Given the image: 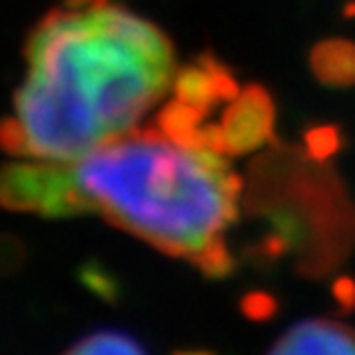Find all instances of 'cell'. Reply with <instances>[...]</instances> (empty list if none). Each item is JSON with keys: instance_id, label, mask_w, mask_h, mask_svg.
I'll list each match as a JSON object with an SVG mask.
<instances>
[{"instance_id": "obj_5", "label": "cell", "mask_w": 355, "mask_h": 355, "mask_svg": "<svg viewBox=\"0 0 355 355\" xmlns=\"http://www.w3.org/2000/svg\"><path fill=\"white\" fill-rule=\"evenodd\" d=\"M64 355H146V353L136 340L123 336V333L101 331L79 340Z\"/></svg>"}, {"instance_id": "obj_3", "label": "cell", "mask_w": 355, "mask_h": 355, "mask_svg": "<svg viewBox=\"0 0 355 355\" xmlns=\"http://www.w3.org/2000/svg\"><path fill=\"white\" fill-rule=\"evenodd\" d=\"M269 355H355V328L328 318L304 321L291 328Z\"/></svg>"}, {"instance_id": "obj_2", "label": "cell", "mask_w": 355, "mask_h": 355, "mask_svg": "<svg viewBox=\"0 0 355 355\" xmlns=\"http://www.w3.org/2000/svg\"><path fill=\"white\" fill-rule=\"evenodd\" d=\"M242 180L230 158L163 128H136L74 161L0 168V205L40 217L99 215L207 277L234 269Z\"/></svg>"}, {"instance_id": "obj_4", "label": "cell", "mask_w": 355, "mask_h": 355, "mask_svg": "<svg viewBox=\"0 0 355 355\" xmlns=\"http://www.w3.org/2000/svg\"><path fill=\"white\" fill-rule=\"evenodd\" d=\"M311 69L326 87H353L355 84V42L350 40H323L311 52Z\"/></svg>"}, {"instance_id": "obj_1", "label": "cell", "mask_w": 355, "mask_h": 355, "mask_svg": "<svg viewBox=\"0 0 355 355\" xmlns=\"http://www.w3.org/2000/svg\"><path fill=\"white\" fill-rule=\"evenodd\" d=\"M25 74L0 121L20 161H74L136 131L178 74L173 42L123 0H64L25 42Z\"/></svg>"}, {"instance_id": "obj_7", "label": "cell", "mask_w": 355, "mask_h": 355, "mask_svg": "<svg viewBox=\"0 0 355 355\" xmlns=\"http://www.w3.org/2000/svg\"><path fill=\"white\" fill-rule=\"evenodd\" d=\"M333 296L338 304L340 313H353L355 311V279L353 277H338L333 282Z\"/></svg>"}, {"instance_id": "obj_6", "label": "cell", "mask_w": 355, "mask_h": 355, "mask_svg": "<svg viewBox=\"0 0 355 355\" xmlns=\"http://www.w3.org/2000/svg\"><path fill=\"white\" fill-rule=\"evenodd\" d=\"M304 144H306L309 158H313L316 163H323V161H328V158H333V155L340 153V148H343V144H345V136L338 126L326 123V126L309 128L304 136Z\"/></svg>"}]
</instances>
